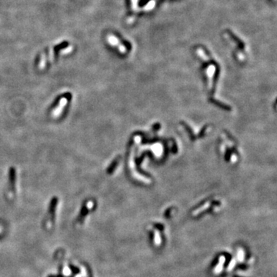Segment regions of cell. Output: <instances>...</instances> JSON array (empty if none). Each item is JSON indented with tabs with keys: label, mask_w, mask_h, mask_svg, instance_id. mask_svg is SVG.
Masks as SVG:
<instances>
[{
	"label": "cell",
	"mask_w": 277,
	"mask_h": 277,
	"mask_svg": "<svg viewBox=\"0 0 277 277\" xmlns=\"http://www.w3.org/2000/svg\"><path fill=\"white\" fill-rule=\"evenodd\" d=\"M68 100H69V98H67V96H63L62 98H61L60 103H59V105L53 110L52 116H58L59 115L61 114V112H62V109H63V107L66 105Z\"/></svg>",
	"instance_id": "obj_1"
}]
</instances>
